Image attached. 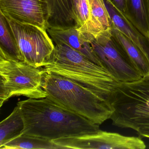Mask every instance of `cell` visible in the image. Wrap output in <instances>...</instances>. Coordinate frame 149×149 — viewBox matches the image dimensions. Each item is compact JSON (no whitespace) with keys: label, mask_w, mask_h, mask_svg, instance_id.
Returning <instances> with one entry per match:
<instances>
[{"label":"cell","mask_w":149,"mask_h":149,"mask_svg":"<svg viewBox=\"0 0 149 149\" xmlns=\"http://www.w3.org/2000/svg\"><path fill=\"white\" fill-rule=\"evenodd\" d=\"M91 24L87 33L96 35L102 32L110 31L112 22L104 0H89Z\"/></svg>","instance_id":"15"},{"label":"cell","mask_w":149,"mask_h":149,"mask_svg":"<svg viewBox=\"0 0 149 149\" xmlns=\"http://www.w3.org/2000/svg\"><path fill=\"white\" fill-rule=\"evenodd\" d=\"M45 1L47 3L49 11L48 28L74 27L78 28L79 21L75 6V0Z\"/></svg>","instance_id":"11"},{"label":"cell","mask_w":149,"mask_h":149,"mask_svg":"<svg viewBox=\"0 0 149 149\" xmlns=\"http://www.w3.org/2000/svg\"><path fill=\"white\" fill-rule=\"evenodd\" d=\"M4 16L16 41L22 61L36 68H43L55 47L47 30Z\"/></svg>","instance_id":"7"},{"label":"cell","mask_w":149,"mask_h":149,"mask_svg":"<svg viewBox=\"0 0 149 149\" xmlns=\"http://www.w3.org/2000/svg\"><path fill=\"white\" fill-rule=\"evenodd\" d=\"M42 68L45 71L75 81L109 102L120 82L102 66L65 44L55 45L53 53Z\"/></svg>","instance_id":"2"},{"label":"cell","mask_w":149,"mask_h":149,"mask_svg":"<svg viewBox=\"0 0 149 149\" xmlns=\"http://www.w3.org/2000/svg\"><path fill=\"white\" fill-rule=\"evenodd\" d=\"M113 125L137 132L149 127V74L136 81L119 82L111 94Z\"/></svg>","instance_id":"4"},{"label":"cell","mask_w":149,"mask_h":149,"mask_svg":"<svg viewBox=\"0 0 149 149\" xmlns=\"http://www.w3.org/2000/svg\"><path fill=\"white\" fill-rule=\"evenodd\" d=\"M1 149H65L53 141L30 135L21 134L0 146Z\"/></svg>","instance_id":"17"},{"label":"cell","mask_w":149,"mask_h":149,"mask_svg":"<svg viewBox=\"0 0 149 149\" xmlns=\"http://www.w3.org/2000/svg\"><path fill=\"white\" fill-rule=\"evenodd\" d=\"M0 49L10 56L22 61L20 54L5 16L0 13Z\"/></svg>","instance_id":"18"},{"label":"cell","mask_w":149,"mask_h":149,"mask_svg":"<svg viewBox=\"0 0 149 149\" xmlns=\"http://www.w3.org/2000/svg\"><path fill=\"white\" fill-rule=\"evenodd\" d=\"M47 31L56 44H65L102 66L90 43L84 39L77 28H48Z\"/></svg>","instance_id":"10"},{"label":"cell","mask_w":149,"mask_h":149,"mask_svg":"<svg viewBox=\"0 0 149 149\" xmlns=\"http://www.w3.org/2000/svg\"><path fill=\"white\" fill-rule=\"evenodd\" d=\"M112 25L136 45L143 52L149 62V39L142 34L118 12L108 0H104Z\"/></svg>","instance_id":"12"},{"label":"cell","mask_w":149,"mask_h":149,"mask_svg":"<svg viewBox=\"0 0 149 149\" xmlns=\"http://www.w3.org/2000/svg\"><path fill=\"white\" fill-rule=\"evenodd\" d=\"M82 34L90 43L102 67L118 81L130 82L142 77L127 54L114 40L111 30L94 35Z\"/></svg>","instance_id":"6"},{"label":"cell","mask_w":149,"mask_h":149,"mask_svg":"<svg viewBox=\"0 0 149 149\" xmlns=\"http://www.w3.org/2000/svg\"><path fill=\"white\" fill-rule=\"evenodd\" d=\"M124 15L142 34L149 39V13L147 0H125Z\"/></svg>","instance_id":"14"},{"label":"cell","mask_w":149,"mask_h":149,"mask_svg":"<svg viewBox=\"0 0 149 149\" xmlns=\"http://www.w3.org/2000/svg\"><path fill=\"white\" fill-rule=\"evenodd\" d=\"M44 72L43 68L14 59L0 49V107L13 97H47L42 87Z\"/></svg>","instance_id":"5"},{"label":"cell","mask_w":149,"mask_h":149,"mask_svg":"<svg viewBox=\"0 0 149 149\" xmlns=\"http://www.w3.org/2000/svg\"><path fill=\"white\" fill-rule=\"evenodd\" d=\"M24 120L22 134L53 141L64 138L95 134L99 125L66 109L49 97L19 101Z\"/></svg>","instance_id":"1"},{"label":"cell","mask_w":149,"mask_h":149,"mask_svg":"<svg viewBox=\"0 0 149 149\" xmlns=\"http://www.w3.org/2000/svg\"><path fill=\"white\" fill-rule=\"evenodd\" d=\"M111 33L122 47L142 77L149 74V62L141 49L112 24Z\"/></svg>","instance_id":"13"},{"label":"cell","mask_w":149,"mask_h":149,"mask_svg":"<svg viewBox=\"0 0 149 149\" xmlns=\"http://www.w3.org/2000/svg\"><path fill=\"white\" fill-rule=\"evenodd\" d=\"M112 6L121 13H125L126 6L125 0H108Z\"/></svg>","instance_id":"20"},{"label":"cell","mask_w":149,"mask_h":149,"mask_svg":"<svg viewBox=\"0 0 149 149\" xmlns=\"http://www.w3.org/2000/svg\"><path fill=\"white\" fill-rule=\"evenodd\" d=\"M0 13L47 30L49 11L45 0H0Z\"/></svg>","instance_id":"9"},{"label":"cell","mask_w":149,"mask_h":149,"mask_svg":"<svg viewBox=\"0 0 149 149\" xmlns=\"http://www.w3.org/2000/svg\"><path fill=\"white\" fill-rule=\"evenodd\" d=\"M66 149H144V142L139 137L127 136L100 130L97 133L53 140Z\"/></svg>","instance_id":"8"},{"label":"cell","mask_w":149,"mask_h":149,"mask_svg":"<svg viewBox=\"0 0 149 149\" xmlns=\"http://www.w3.org/2000/svg\"><path fill=\"white\" fill-rule=\"evenodd\" d=\"M24 120L19 105L0 123V146L21 135L24 129Z\"/></svg>","instance_id":"16"},{"label":"cell","mask_w":149,"mask_h":149,"mask_svg":"<svg viewBox=\"0 0 149 149\" xmlns=\"http://www.w3.org/2000/svg\"><path fill=\"white\" fill-rule=\"evenodd\" d=\"M75 6L79 21V27L77 29L82 33H87L91 24L89 0H75Z\"/></svg>","instance_id":"19"},{"label":"cell","mask_w":149,"mask_h":149,"mask_svg":"<svg viewBox=\"0 0 149 149\" xmlns=\"http://www.w3.org/2000/svg\"><path fill=\"white\" fill-rule=\"evenodd\" d=\"M147 1H148V10H149V0H147Z\"/></svg>","instance_id":"22"},{"label":"cell","mask_w":149,"mask_h":149,"mask_svg":"<svg viewBox=\"0 0 149 149\" xmlns=\"http://www.w3.org/2000/svg\"><path fill=\"white\" fill-rule=\"evenodd\" d=\"M137 132L139 136L149 138V127L141 129Z\"/></svg>","instance_id":"21"},{"label":"cell","mask_w":149,"mask_h":149,"mask_svg":"<svg viewBox=\"0 0 149 149\" xmlns=\"http://www.w3.org/2000/svg\"><path fill=\"white\" fill-rule=\"evenodd\" d=\"M42 87L47 97L96 124L110 119L113 113L108 100L62 76L44 70Z\"/></svg>","instance_id":"3"}]
</instances>
